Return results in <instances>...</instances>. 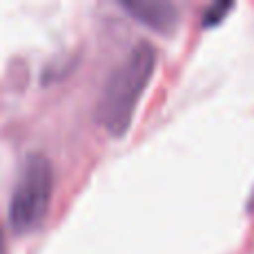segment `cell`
<instances>
[{
	"instance_id": "2",
	"label": "cell",
	"mask_w": 254,
	"mask_h": 254,
	"mask_svg": "<svg viewBox=\"0 0 254 254\" xmlns=\"http://www.w3.org/2000/svg\"><path fill=\"white\" fill-rule=\"evenodd\" d=\"M54 170L43 154H31L18 176L11 201V228L18 234H27L43 221L52 201Z\"/></svg>"
},
{
	"instance_id": "3",
	"label": "cell",
	"mask_w": 254,
	"mask_h": 254,
	"mask_svg": "<svg viewBox=\"0 0 254 254\" xmlns=\"http://www.w3.org/2000/svg\"><path fill=\"white\" fill-rule=\"evenodd\" d=\"M138 20L147 22L152 29L170 31L176 25V7L170 2H125Z\"/></svg>"
},
{
	"instance_id": "4",
	"label": "cell",
	"mask_w": 254,
	"mask_h": 254,
	"mask_svg": "<svg viewBox=\"0 0 254 254\" xmlns=\"http://www.w3.org/2000/svg\"><path fill=\"white\" fill-rule=\"evenodd\" d=\"M2 248H4V243H2V237H0V254H2Z\"/></svg>"
},
{
	"instance_id": "1",
	"label": "cell",
	"mask_w": 254,
	"mask_h": 254,
	"mask_svg": "<svg viewBox=\"0 0 254 254\" xmlns=\"http://www.w3.org/2000/svg\"><path fill=\"white\" fill-rule=\"evenodd\" d=\"M156 65V49L138 43L110 76L98 103V121L112 136H123L129 127L143 89L147 87Z\"/></svg>"
}]
</instances>
